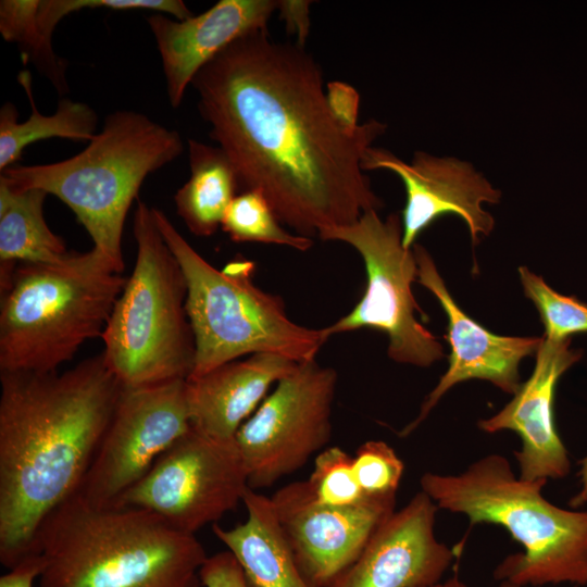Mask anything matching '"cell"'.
<instances>
[{
	"instance_id": "6da1fadb",
	"label": "cell",
	"mask_w": 587,
	"mask_h": 587,
	"mask_svg": "<svg viewBox=\"0 0 587 587\" xmlns=\"http://www.w3.org/2000/svg\"><path fill=\"white\" fill-rule=\"evenodd\" d=\"M209 136L234 165L239 187L263 195L279 222L313 238L383 203L361 162L386 125L347 132L333 117L323 73L303 47L247 34L195 76Z\"/></svg>"
},
{
	"instance_id": "7a4b0ae2",
	"label": "cell",
	"mask_w": 587,
	"mask_h": 587,
	"mask_svg": "<svg viewBox=\"0 0 587 587\" xmlns=\"http://www.w3.org/2000/svg\"><path fill=\"white\" fill-rule=\"evenodd\" d=\"M0 561L10 570L80 488L123 385L102 352L63 373L0 372Z\"/></svg>"
},
{
	"instance_id": "3957f363",
	"label": "cell",
	"mask_w": 587,
	"mask_h": 587,
	"mask_svg": "<svg viewBox=\"0 0 587 587\" xmlns=\"http://www.w3.org/2000/svg\"><path fill=\"white\" fill-rule=\"evenodd\" d=\"M34 553L39 587H202L208 558L195 534L160 515L78 490L43 520Z\"/></svg>"
},
{
	"instance_id": "277c9868",
	"label": "cell",
	"mask_w": 587,
	"mask_h": 587,
	"mask_svg": "<svg viewBox=\"0 0 587 587\" xmlns=\"http://www.w3.org/2000/svg\"><path fill=\"white\" fill-rule=\"evenodd\" d=\"M548 480L516 476L509 460L489 453L458 474L426 472L421 490L438 507L462 514L472 525L503 527L523 551L495 569L497 580L542 587L587 585V511L563 509L547 500Z\"/></svg>"
},
{
	"instance_id": "5b68a950",
	"label": "cell",
	"mask_w": 587,
	"mask_h": 587,
	"mask_svg": "<svg viewBox=\"0 0 587 587\" xmlns=\"http://www.w3.org/2000/svg\"><path fill=\"white\" fill-rule=\"evenodd\" d=\"M183 150L178 132L146 114L117 110L76 155L48 164L13 165L0 177L14 187L58 197L85 227L92 249L122 274V234L129 208L147 176Z\"/></svg>"
},
{
	"instance_id": "8992f818",
	"label": "cell",
	"mask_w": 587,
	"mask_h": 587,
	"mask_svg": "<svg viewBox=\"0 0 587 587\" xmlns=\"http://www.w3.org/2000/svg\"><path fill=\"white\" fill-rule=\"evenodd\" d=\"M126 278L93 249L17 264L0 286V372H55L101 338Z\"/></svg>"
},
{
	"instance_id": "52a82bcc",
	"label": "cell",
	"mask_w": 587,
	"mask_h": 587,
	"mask_svg": "<svg viewBox=\"0 0 587 587\" xmlns=\"http://www.w3.org/2000/svg\"><path fill=\"white\" fill-rule=\"evenodd\" d=\"M152 211L186 280V312L196 347L193 370L188 378L246 354H277L296 363L315 360L328 339L323 328L292 322L283 299L253 283V262L234 260L222 270L215 268L162 210L152 208Z\"/></svg>"
},
{
	"instance_id": "ba28073f",
	"label": "cell",
	"mask_w": 587,
	"mask_h": 587,
	"mask_svg": "<svg viewBox=\"0 0 587 587\" xmlns=\"http://www.w3.org/2000/svg\"><path fill=\"white\" fill-rule=\"evenodd\" d=\"M133 234L136 262L101 335L105 363L123 386L187 379L196 347L186 280L152 207L140 200Z\"/></svg>"
},
{
	"instance_id": "9c48e42d",
	"label": "cell",
	"mask_w": 587,
	"mask_h": 587,
	"mask_svg": "<svg viewBox=\"0 0 587 587\" xmlns=\"http://www.w3.org/2000/svg\"><path fill=\"white\" fill-rule=\"evenodd\" d=\"M317 237L351 246L366 271L363 296L347 315L323 328L327 338L372 328L388 336L387 353L397 363L426 367L445 357L441 344L415 315L425 317L412 294L419 268L412 248L402 243L398 214L382 220L371 210L354 223L322 229Z\"/></svg>"
},
{
	"instance_id": "30bf717a",
	"label": "cell",
	"mask_w": 587,
	"mask_h": 587,
	"mask_svg": "<svg viewBox=\"0 0 587 587\" xmlns=\"http://www.w3.org/2000/svg\"><path fill=\"white\" fill-rule=\"evenodd\" d=\"M249 474L235 439H217L190 426L117 500L149 510L195 534L243 502Z\"/></svg>"
},
{
	"instance_id": "8fae6325",
	"label": "cell",
	"mask_w": 587,
	"mask_h": 587,
	"mask_svg": "<svg viewBox=\"0 0 587 587\" xmlns=\"http://www.w3.org/2000/svg\"><path fill=\"white\" fill-rule=\"evenodd\" d=\"M337 383L333 367L297 363L241 425L235 440L251 489L271 487L327 448Z\"/></svg>"
},
{
	"instance_id": "7c38bea8",
	"label": "cell",
	"mask_w": 587,
	"mask_h": 587,
	"mask_svg": "<svg viewBox=\"0 0 587 587\" xmlns=\"http://www.w3.org/2000/svg\"><path fill=\"white\" fill-rule=\"evenodd\" d=\"M190 426L186 379L123 386L78 491L98 502L117 500Z\"/></svg>"
},
{
	"instance_id": "4fadbf2b",
	"label": "cell",
	"mask_w": 587,
	"mask_h": 587,
	"mask_svg": "<svg viewBox=\"0 0 587 587\" xmlns=\"http://www.w3.org/2000/svg\"><path fill=\"white\" fill-rule=\"evenodd\" d=\"M271 498L274 513L312 587H327L360 554L375 529L395 511L396 498L351 508L317 502L305 480L289 483Z\"/></svg>"
},
{
	"instance_id": "5bb4252c",
	"label": "cell",
	"mask_w": 587,
	"mask_h": 587,
	"mask_svg": "<svg viewBox=\"0 0 587 587\" xmlns=\"http://www.w3.org/2000/svg\"><path fill=\"white\" fill-rule=\"evenodd\" d=\"M361 166L363 171H391L401 178L407 196L401 212L402 243L408 249L424 229L447 214L464 221L473 243L494 229L495 220L483 204L498 203L501 191L469 162L417 151L407 163L387 150L370 147Z\"/></svg>"
},
{
	"instance_id": "9a60e30c",
	"label": "cell",
	"mask_w": 587,
	"mask_h": 587,
	"mask_svg": "<svg viewBox=\"0 0 587 587\" xmlns=\"http://www.w3.org/2000/svg\"><path fill=\"white\" fill-rule=\"evenodd\" d=\"M412 250L417 263L419 283L437 298L447 315L445 338L451 352L446 373L425 398L417 416L400 432L402 437L415 430L444 395L459 383L471 379L488 380L500 390L514 395L521 385L520 362L536 354L544 339L490 333L455 303L425 248L414 243Z\"/></svg>"
},
{
	"instance_id": "2e32d148",
	"label": "cell",
	"mask_w": 587,
	"mask_h": 587,
	"mask_svg": "<svg viewBox=\"0 0 587 587\" xmlns=\"http://www.w3.org/2000/svg\"><path fill=\"white\" fill-rule=\"evenodd\" d=\"M437 511L425 492L414 495L327 587H425L442 580L457 553L436 536Z\"/></svg>"
},
{
	"instance_id": "e0dca14e",
	"label": "cell",
	"mask_w": 587,
	"mask_h": 587,
	"mask_svg": "<svg viewBox=\"0 0 587 587\" xmlns=\"http://www.w3.org/2000/svg\"><path fill=\"white\" fill-rule=\"evenodd\" d=\"M583 353L571 347V339H542L530 377L521 383L513 398L495 415L480 420L488 434L512 430L521 439L514 452L520 474L526 480L562 479L571 471L567 449L557 429L554 398L562 375Z\"/></svg>"
},
{
	"instance_id": "ac0fdd59",
	"label": "cell",
	"mask_w": 587,
	"mask_h": 587,
	"mask_svg": "<svg viewBox=\"0 0 587 587\" xmlns=\"http://www.w3.org/2000/svg\"><path fill=\"white\" fill-rule=\"evenodd\" d=\"M276 9L274 0H220L186 20L150 14L147 23L160 53L172 108L182 104L195 76L225 48L247 34L267 29Z\"/></svg>"
},
{
	"instance_id": "d6986e66",
	"label": "cell",
	"mask_w": 587,
	"mask_h": 587,
	"mask_svg": "<svg viewBox=\"0 0 587 587\" xmlns=\"http://www.w3.org/2000/svg\"><path fill=\"white\" fill-rule=\"evenodd\" d=\"M296 362L257 353L186 379L190 425L217 439H235L241 425L266 398L270 388L289 374Z\"/></svg>"
},
{
	"instance_id": "ffe728a7",
	"label": "cell",
	"mask_w": 587,
	"mask_h": 587,
	"mask_svg": "<svg viewBox=\"0 0 587 587\" xmlns=\"http://www.w3.org/2000/svg\"><path fill=\"white\" fill-rule=\"evenodd\" d=\"M247 519L213 534L239 563L246 587H312L302 575L274 513L270 497L249 488L243 498Z\"/></svg>"
},
{
	"instance_id": "44dd1931",
	"label": "cell",
	"mask_w": 587,
	"mask_h": 587,
	"mask_svg": "<svg viewBox=\"0 0 587 587\" xmlns=\"http://www.w3.org/2000/svg\"><path fill=\"white\" fill-rule=\"evenodd\" d=\"M47 196L41 189L17 188L0 177V286L20 263H59L71 253L45 220Z\"/></svg>"
},
{
	"instance_id": "7402d4cb",
	"label": "cell",
	"mask_w": 587,
	"mask_h": 587,
	"mask_svg": "<svg viewBox=\"0 0 587 587\" xmlns=\"http://www.w3.org/2000/svg\"><path fill=\"white\" fill-rule=\"evenodd\" d=\"M188 158L190 177L174 196L176 212L191 234L209 237L222 225L236 197L238 176L218 146L189 139Z\"/></svg>"
},
{
	"instance_id": "603a6c76",
	"label": "cell",
	"mask_w": 587,
	"mask_h": 587,
	"mask_svg": "<svg viewBox=\"0 0 587 587\" xmlns=\"http://www.w3.org/2000/svg\"><path fill=\"white\" fill-rule=\"evenodd\" d=\"M32 113L18 123L15 105L5 102L0 109V172L13 166L22 157L24 149L38 140L64 138L90 141L97 135L98 116L88 104L68 98L60 99L53 114L40 113L35 104L32 90V76L27 71L18 74Z\"/></svg>"
},
{
	"instance_id": "cb8c5ba5",
	"label": "cell",
	"mask_w": 587,
	"mask_h": 587,
	"mask_svg": "<svg viewBox=\"0 0 587 587\" xmlns=\"http://www.w3.org/2000/svg\"><path fill=\"white\" fill-rule=\"evenodd\" d=\"M38 4L39 0H1L0 33L4 40L18 46L24 63H32L62 95L68 91L67 65L38 25Z\"/></svg>"
},
{
	"instance_id": "d4e9b609",
	"label": "cell",
	"mask_w": 587,
	"mask_h": 587,
	"mask_svg": "<svg viewBox=\"0 0 587 587\" xmlns=\"http://www.w3.org/2000/svg\"><path fill=\"white\" fill-rule=\"evenodd\" d=\"M221 227L235 242L278 245L299 251L313 246L312 238L286 230L263 195L255 190L236 195Z\"/></svg>"
},
{
	"instance_id": "484cf974",
	"label": "cell",
	"mask_w": 587,
	"mask_h": 587,
	"mask_svg": "<svg viewBox=\"0 0 587 587\" xmlns=\"http://www.w3.org/2000/svg\"><path fill=\"white\" fill-rule=\"evenodd\" d=\"M519 274L525 296L539 312L545 338L565 341L574 334L587 332L586 302L575 296L559 294L525 266L519 267Z\"/></svg>"
},
{
	"instance_id": "4316f807",
	"label": "cell",
	"mask_w": 587,
	"mask_h": 587,
	"mask_svg": "<svg viewBox=\"0 0 587 587\" xmlns=\"http://www.w3.org/2000/svg\"><path fill=\"white\" fill-rule=\"evenodd\" d=\"M307 482L314 499L324 505L351 508L373 499L365 496L357 480L352 457L336 446L327 447L315 455L314 467Z\"/></svg>"
},
{
	"instance_id": "83f0119b",
	"label": "cell",
	"mask_w": 587,
	"mask_h": 587,
	"mask_svg": "<svg viewBox=\"0 0 587 587\" xmlns=\"http://www.w3.org/2000/svg\"><path fill=\"white\" fill-rule=\"evenodd\" d=\"M352 465L366 497L396 498L404 464L388 444L383 440L363 442L352 457Z\"/></svg>"
},
{
	"instance_id": "f1b7e54d",
	"label": "cell",
	"mask_w": 587,
	"mask_h": 587,
	"mask_svg": "<svg viewBox=\"0 0 587 587\" xmlns=\"http://www.w3.org/2000/svg\"><path fill=\"white\" fill-rule=\"evenodd\" d=\"M101 8L117 11L147 10L170 14L176 20L193 15L182 0H39L37 22L42 33L51 39L57 25L65 16L84 9Z\"/></svg>"
},
{
	"instance_id": "f546056e",
	"label": "cell",
	"mask_w": 587,
	"mask_h": 587,
	"mask_svg": "<svg viewBox=\"0 0 587 587\" xmlns=\"http://www.w3.org/2000/svg\"><path fill=\"white\" fill-rule=\"evenodd\" d=\"M326 100L335 121L347 132L359 128L360 96L354 87L344 82H330L326 86Z\"/></svg>"
},
{
	"instance_id": "4dcf8cb0",
	"label": "cell",
	"mask_w": 587,
	"mask_h": 587,
	"mask_svg": "<svg viewBox=\"0 0 587 587\" xmlns=\"http://www.w3.org/2000/svg\"><path fill=\"white\" fill-rule=\"evenodd\" d=\"M200 578L202 587H246L241 567L228 550L208 555Z\"/></svg>"
},
{
	"instance_id": "1f68e13d",
	"label": "cell",
	"mask_w": 587,
	"mask_h": 587,
	"mask_svg": "<svg viewBox=\"0 0 587 587\" xmlns=\"http://www.w3.org/2000/svg\"><path fill=\"white\" fill-rule=\"evenodd\" d=\"M310 5L305 0H279L277 9L284 21L286 30L296 35L297 45L304 46L310 32Z\"/></svg>"
},
{
	"instance_id": "d6a6232c",
	"label": "cell",
	"mask_w": 587,
	"mask_h": 587,
	"mask_svg": "<svg viewBox=\"0 0 587 587\" xmlns=\"http://www.w3.org/2000/svg\"><path fill=\"white\" fill-rule=\"evenodd\" d=\"M39 554H29L0 578V587H34L41 571Z\"/></svg>"
},
{
	"instance_id": "836d02e7",
	"label": "cell",
	"mask_w": 587,
	"mask_h": 587,
	"mask_svg": "<svg viewBox=\"0 0 587 587\" xmlns=\"http://www.w3.org/2000/svg\"><path fill=\"white\" fill-rule=\"evenodd\" d=\"M578 490L571 497L570 507L579 509L587 503V454L578 461Z\"/></svg>"
},
{
	"instance_id": "e575fe53",
	"label": "cell",
	"mask_w": 587,
	"mask_h": 587,
	"mask_svg": "<svg viewBox=\"0 0 587 587\" xmlns=\"http://www.w3.org/2000/svg\"><path fill=\"white\" fill-rule=\"evenodd\" d=\"M425 587H471L463 580H461L457 575L453 577H450L446 580H440L434 585L425 586Z\"/></svg>"
},
{
	"instance_id": "d590c367",
	"label": "cell",
	"mask_w": 587,
	"mask_h": 587,
	"mask_svg": "<svg viewBox=\"0 0 587 587\" xmlns=\"http://www.w3.org/2000/svg\"><path fill=\"white\" fill-rule=\"evenodd\" d=\"M497 587H534V586L519 585V584H514L508 580H501Z\"/></svg>"
}]
</instances>
